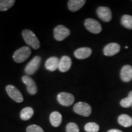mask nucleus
Returning <instances> with one entry per match:
<instances>
[{
  "mask_svg": "<svg viewBox=\"0 0 132 132\" xmlns=\"http://www.w3.org/2000/svg\"><path fill=\"white\" fill-rule=\"evenodd\" d=\"M31 50L29 47H23L18 49L13 54V59L16 63L23 62L30 56Z\"/></svg>",
  "mask_w": 132,
  "mask_h": 132,
  "instance_id": "2",
  "label": "nucleus"
},
{
  "mask_svg": "<svg viewBox=\"0 0 132 132\" xmlns=\"http://www.w3.org/2000/svg\"><path fill=\"white\" fill-rule=\"evenodd\" d=\"M121 24L127 29H132V16L124 15L121 18Z\"/></svg>",
  "mask_w": 132,
  "mask_h": 132,
  "instance_id": "21",
  "label": "nucleus"
},
{
  "mask_svg": "<svg viewBox=\"0 0 132 132\" xmlns=\"http://www.w3.org/2000/svg\"><path fill=\"white\" fill-rule=\"evenodd\" d=\"M26 132H44V131L40 126L34 124L26 128Z\"/></svg>",
  "mask_w": 132,
  "mask_h": 132,
  "instance_id": "25",
  "label": "nucleus"
},
{
  "mask_svg": "<svg viewBox=\"0 0 132 132\" xmlns=\"http://www.w3.org/2000/svg\"><path fill=\"white\" fill-rule=\"evenodd\" d=\"M120 77L123 82H129L132 79V67L130 65H125L121 69Z\"/></svg>",
  "mask_w": 132,
  "mask_h": 132,
  "instance_id": "12",
  "label": "nucleus"
},
{
  "mask_svg": "<svg viewBox=\"0 0 132 132\" xmlns=\"http://www.w3.org/2000/svg\"><path fill=\"white\" fill-rule=\"evenodd\" d=\"M66 132H79L78 125L73 122L68 123L66 126Z\"/></svg>",
  "mask_w": 132,
  "mask_h": 132,
  "instance_id": "24",
  "label": "nucleus"
},
{
  "mask_svg": "<svg viewBox=\"0 0 132 132\" xmlns=\"http://www.w3.org/2000/svg\"><path fill=\"white\" fill-rule=\"evenodd\" d=\"M97 14L99 19L105 22H109L112 19L111 11L108 7H98L97 9Z\"/></svg>",
  "mask_w": 132,
  "mask_h": 132,
  "instance_id": "10",
  "label": "nucleus"
},
{
  "mask_svg": "<svg viewBox=\"0 0 132 132\" xmlns=\"http://www.w3.org/2000/svg\"><path fill=\"white\" fill-rule=\"evenodd\" d=\"M73 111L79 115L88 117L92 113V108L88 103L80 102L74 105Z\"/></svg>",
  "mask_w": 132,
  "mask_h": 132,
  "instance_id": "3",
  "label": "nucleus"
},
{
  "mask_svg": "<svg viewBox=\"0 0 132 132\" xmlns=\"http://www.w3.org/2000/svg\"><path fill=\"white\" fill-rule=\"evenodd\" d=\"M85 26L87 30L93 34H99L102 29L100 23L92 19H87L86 20Z\"/></svg>",
  "mask_w": 132,
  "mask_h": 132,
  "instance_id": "8",
  "label": "nucleus"
},
{
  "mask_svg": "<svg viewBox=\"0 0 132 132\" xmlns=\"http://www.w3.org/2000/svg\"><path fill=\"white\" fill-rule=\"evenodd\" d=\"M70 34V31L63 25H59L54 29V37L57 41H62Z\"/></svg>",
  "mask_w": 132,
  "mask_h": 132,
  "instance_id": "7",
  "label": "nucleus"
},
{
  "mask_svg": "<svg viewBox=\"0 0 132 132\" xmlns=\"http://www.w3.org/2000/svg\"><path fill=\"white\" fill-rule=\"evenodd\" d=\"M72 59L68 56H64L59 60V70L61 72H67L72 66Z\"/></svg>",
  "mask_w": 132,
  "mask_h": 132,
  "instance_id": "13",
  "label": "nucleus"
},
{
  "mask_svg": "<svg viewBox=\"0 0 132 132\" xmlns=\"http://www.w3.org/2000/svg\"><path fill=\"white\" fill-rule=\"evenodd\" d=\"M6 90L8 95L17 103H21L23 101V97L20 91L14 86L9 85L6 86Z\"/></svg>",
  "mask_w": 132,
  "mask_h": 132,
  "instance_id": "5",
  "label": "nucleus"
},
{
  "mask_svg": "<svg viewBox=\"0 0 132 132\" xmlns=\"http://www.w3.org/2000/svg\"><path fill=\"white\" fill-rule=\"evenodd\" d=\"M120 104L123 108H129L132 106V90L129 92L127 97L120 100Z\"/></svg>",
  "mask_w": 132,
  "mask_h": 132,
  "instance_id": "22",
  "label": "nucleus"
},
{
  "mask_svg": "<svg viewBox=\"0 0 132 132\" xmlns=\"http://www.w3.org/2000/svg\"><path fill=\"white\" fill-rule=\"evenodd\" d=\"M26 86L27 91L30 95H35L37 92V87L35 81L28 75H24L21 78Z\"/></svg>",
  "mask_w": 132,
  "mask_h": 132,
  "instance_id": "9",
  "label": "nucleus"
},
{
  "mask_svg": "<svg viewBox=\"0 0 132 132\" xmlns=\"http://www.w3.org/2000/svg\"><path fill=\"white\" fill-rule=\"evenodd\" d=\"M86 3L85 0H69L67 3L68 8L72 12H76L80 10Z\"/></svg>",
  "mask_w": 132,
  "mask_h": 132,
  "instance_id": "16",
  "label": "nucleus"
},
{
  "mask_svg": "<svg viewBox=\"0 0 132 132\" xmlns=\"http://www.w3.org/2000/svg\"><path fill=\"white\" fill-rule=\"evenodd\" d=\"M99 129V125L95 122H89L85 126V130L86 132H98Z\"/></svg>",
  "mask_w": 132,
  "mask_h": 132,
  "instance_id": "23",
  "label": "nucleus"
},
{
  "mask_svg": "<svg viewBox=\"0 0 132 132\" xmlns=\"http://www.w3.org/2000/svg\"><path fill=\"white\" fill-rule=\"evenodd\" d=\"M108 132H123V131L118 129H111L108 130Z\"/></svg>",
  "mask_w": 132,
  "mask_h": 132,
  "instance_id": "26",
  "label": "nucleus"
},
{
  "mask_svg": "<svg viewBox=\"0 0 132 132\" xmlns=\"http://www.w3.org/2000/svg\"><path fill=\"white\" fill-rule=\"evenodd\" d=\"M59 59L57 57L52 56L46 61L45 66L48 70L54 72L59 68Z\"/></svg>",
  "mask_w": 132,
  "mask_h": 132,
  "instance_id": "15",
  "label": "nucleus"
},
{
  "mask_svg": "<svg viewBox=\"0 0 132 132\" xmlns=\"http://www.w3.org/2000/svg\"><path fill=\"white\" fill-rule=\"evenodd\" d=\"M42 59L39 56H36L29 61L24 69V72L27 75H33L39 68Z\"/></svg>",
  "mask_w": 132,
  "mask_h": 132,
  "instance_id": "4",
  "label": "nucleus"
},
{
  "mask_svg": "<svg viewBox=\"0 0 132 132\" xmlns=\"http://www.w3.org/2000/svg\"><path fill=\"white\" fill-rule=\"evenodd\" d=\"M92 50L89 47H82L76 50L74 52V56L78 59H86L91 55Z\"/></svg>",
  "mask_w": 132,
  "mask_h": 132,
  "instance_id": "14",
  "label": "nucleus"
},
{
  "mask_svg": "<svg viewBox=\"0 0 132 132\" xmlns=\"http://www.w3.org/2000/svg\"><path fill=\"white\" fill-rule=\"evenodd\" d=\"M22 36L26 44L32 47L33 49L37 50L40 48L39 39L32 31L24 29L22 31Z\"/></svg>",
  "mask_w": 132,
  "mask_h": 132,
  "instance_id": "1",
  "label": "nucleus"
},
{
  "mask_svg": "<svg viewBox=\"0 0 132 132\" xmlns=\"http://www.w3.org/2000/svg\"><path fill=\"white\" fill-rule=\"evenodd\" d=\"M118 123L123 127H129L132 125V118L129 115L120 114L118 119Z\"/></svg>",
  "mask_w": 132,
  "mask_h": 132,
  "instance_id": "18",
  "label": "nucleus"
},
{
  "mask_svg": "<svg viewBox=\"0 0 132 132\" xmlns=\"http://www.w3.org/2000/svg\"><path fill=\"white\" fill-rule=\"evenodd\" d=\"M62 115L59 112L54 111L50 116V121L53 127H57L62 122Z\"/></svg>",
  "mask_w": 132,
  "mask_h": 132,
  "instance_id": "17",
  "label": "nucleus"
},
{
  "mask_svg": "<svg viewBox=\"0 0 132 132\" xmlns=\"http://www.w3.org/2000/svg\"><path fill=\"white\" fill-rule=\"evenodd\" d=\"M15 0H0V11H6L14 6Z\"/></svg>",
  "mask_w": 132,
  "mask_h": 132,
  "instance_id": "20",
  "label": "nucleus"
},
{
  "mask_svg": "<svg viewBox=\"0 0 132 132\" xmlns=\"http://www.w3.org/2000/svg\"><path fill=\"white\" fill-rule=\"evenodd\" d=\"M120 46L117 43H110L104 47L103 54L106 56H113L119 52Z\"/></svg>",
  "mask_w": 132,
  "mask_h": 132,
  "instance_id": "11",
  "label": "nucleus"
},
{
  "mask_svg": "<svg viewBox=\"0 0 132 132\" xmlns=\"http://www.w3.org/2000/svg\"><path fill=\"white\" fill-rule=\"evenodd\" d=\"M34 114V110L31 107H26L23 109L20 113V118L23 120H28L32 118Z\"/></svg>",
  "mask_w": 132,
  "mask_h": 132,
  "instance_id": "19",
  "label": "nucleus"
},
{
  "mask_svg": "<svg viewBox=\"0 0 132 132\" xmlns=\"http://www.w3.org/2000/svg\"><path fill=\"white\" fill-rule=\"evenodd\" d=\"M57 100L59 103L62 106H69L73 103L75 97L72 94L62 92L57 95Z\"/></svg>",
  "mask_w": 132,
  "mask_h": 132,
  "instance_id": "6",
  "label": "nucleus"
}]
</instances>
